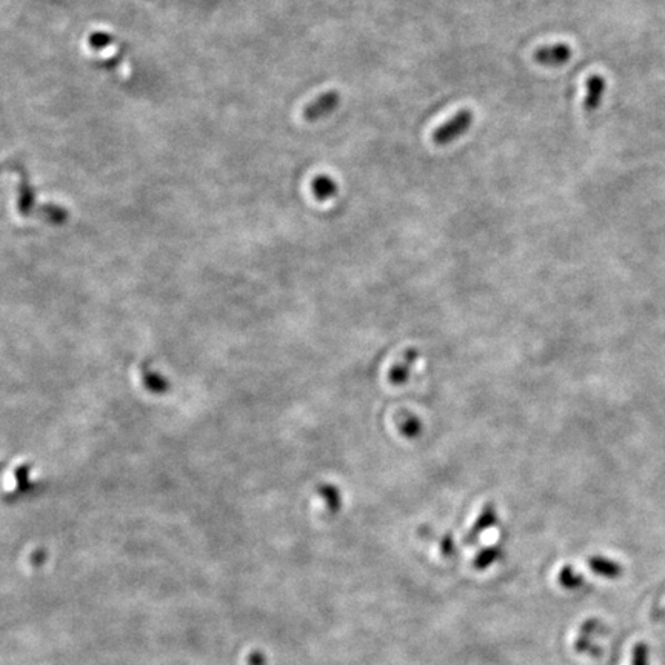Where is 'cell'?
<instances>
[{
  "label": "cell",
  "mask_w": 665,
  "mask_h": 665,
  "mask_svg": "<svg viewBox=\"0 0 665 665\" xmlns=\"http://www.w3.org/2000/svg\"><path fill=\"white\" fill-rule=\"evenodd\" d=\"M473 121H475V116L470 109H461L459 113L450 117L447 122H444L433 131V142L436 145H449L454 142L470 130Z\"/></svg>",
  "instance_id": "6da1fadb"
},
{
  "label": "cell",
  "mask_w": 665,
  "mask_h": 665,
  "mask_svg": "<svg viewBox=\"0 0 665 665\" xmlns=\"http://www.w3.org/2000/svg\"><path fill=\"white\" fill-rule=\"evenodd\" d=\"M573 50L567 43H553L539 47L534 53V60L545 67H562L571 59Z\"/></svg>",
  "instance_id": "7a4b0ae2"
},
{
  "label": "cell",
  "mask_w": 665,
  "mask_h": 665,
  "mask_svg": "<svg viewBox=\"0 0 665 665\" xmlns=\"http://www.w3.org/2000/svg\"><path fill=\"white\" fill-rule=\"evenodd\" d=\"M339 102H341L339 93H336V91L325 93L324 96L319 97L316 102H313L307 108V117L312 121L321 119V117L331 114L334 109L339 106Z\"/></svg>",
  "instance_id": "3957f363"
},
{
  "label": "cell",
  "mask_w": 665,
  "mask_h": 665,
  "mask_svg": "<svg viewBox=\"0 0 665 665\" xmlns=\"http://www.w3.org/2000/svg\"><path fill=\"white\" fill-rule=\"evenodd\" d=\"M605 88H607V80L603 76L595 75V76L588 77V80H587V94H586V99H584V108L587 109L588 113L595 111V109L600 105V102H603Z\"/></svg>",
  "instance_id": "277c9868"
},
{
  "label": "cell",
  "mask_w": 665,
  "mask_h": 665,
  "mask_svg": "<svg viewBox=\"0 0 665 665\" xmlns=\"http://www.w3.org/2000/svg\"><path fill=\"white\" fill-rule=\"evenodd\" d=\"M590 570L596 573L598 576H603L607 579H617L622 575V566L619 562H615L604 556H593L588 559Z\"/></svg>",
  "instance_id": "5b68a950"
},
{
  "label": "cell",
  "mask_w": 665,
  "mask_h": 665,
  "mask_svg": "<svg viewBox=\"0 0 665 665\" xmlns=\"http://www.w3.org/2000/svg\"><path fill=\"white\" fill-rule=\"evenodd\" d=\"M496 510L495 507L487 505L484 512L479 516L478 522L473 525L470 533L466 536V544H475V541L480 536V533H484L487 528L493 527L496 524Z\"/></svg>",
  "instance_id": "8992f818"
},
{
  "label": "cell",
  "mask_w": 665,
  "mask_h": 665,
  "mask_svg": "<svg viewBox=\"0 0 665 665\" xmlns=\"http://www.w3.org/2000/svg\"><path fill=\"white\" fill-rule=\"evenodd\" d=\"M559 582H561V586L564 588L576 590L582 586L584 578H582V575H579V573H576L575 570H573L570 566H567V567H564L559 573Z\"/></svg>",
  "instance_id": "52a82bcc"
},
{
  "label": "cell",
  "mask_w": 665,
  "mask_h": 665,
  "mask_svg": "<svg viewBox=\"0 0 665 665\" xmlns=\"http://www.w3.org/2000/svg\"><path fill=\"white\" fill-rule=\"evenodd\" d=\"M500 558V550L496 549V546H490V549L482 550L478 553V556L475 558V568L478 570H485L488 568L491 564H495Z\"/></svg>",
  "instance_id": "ba28073f"
},
{
  "label": "cell",
  "mask_w": 665,
  "mask_h": 665,
  "mask_svg": "<svg viewBox=\"0 0 665 665\" xmlns=\"http://www.w3.org/2000/svg\"><path fill=\"white\" fill-rule=\"evenodd\" d=\"M314 191L319 199H328L336 194L338 187H336V182L330 177H319L314 182Z\"/></svg>",
  "instance_id": "9c48e42d"
},
{
  "label": "cell",
  "mask_w": 665,
  "mask_h": 665,
  "mask_svg": "<svg viewBox=\"0 0 665 665\" xmlns=\"http://www.w3.org/2000/svg\"><path fill=\"white\" fill-rule=\"evenodd\" d=\"M649 664H650L649 645L644 642L636 644L632 652V665H649Z\"/></svg>",
  "instance_id": "30bf717a"
},
{
  "label": "cell",
  "mask_w": 665,
  "mask_h": 665,
  "mask_svg": "<svg viewBox=\"0 0 665 665\" xmlns=\"http://www.w3.org/2000/svg\"><path fill=\"white\" fill-rule=\"evenodd\" d=\"M408 375H410V366L407 363V366L395 367L393 370H391L390 379L393 384H404V380L408 379Z\"/></svg>",
  "instance_id": "8fae6325"
},
{
  "label": "cell",
  "mask_w": 665,
  "mask_h": 665,
  "mask_svg": "<svg viewBox=\"0 0 665 665\" xmlns=\"http://www.w3.org/2000/svg\"><path fill=\"white\" fill-rule=\"evenodd\" d=\"M453 549H454V546H453L451 537H447V539H445V542L442 544V551H444L445 554H449V553L453 551Z\"/></svg>",
  "instance_id": "7c38bea8"
}]
</instances>
